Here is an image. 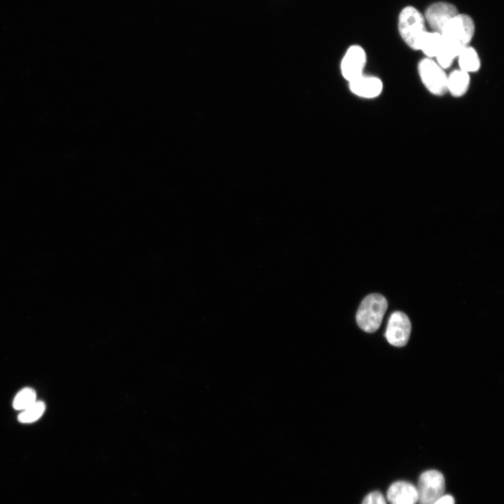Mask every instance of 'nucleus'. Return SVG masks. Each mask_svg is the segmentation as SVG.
<instances>
[{"label":"nucleus","mask_w":504,"mask_h":504,"mask_svg":"<svg viewBox=\"0 0 504 504\" xmlns=\"http://www.w3.org/2000/svg\"><path fill=\"white\" fill-rule=\"evenodd\" d=\"M475 33V24L471 17L458 13L440 32L442 44L440 52L454 60L460 51L468 46Z\"/></svg>","instance_id":"nucleus-1"},{"label":"nucleus","mask_w":504,"mask_h":504,"mask_svg":"<svg viewBox=\"0 0 504 504\" xmlns=\"http://www.w3.org/2000/svg\"><path fill=\"white\" fill-rule=\"evenodd\" d=\"M388 307L386 299L380 294L367 295L360 302L356 320L360 329L374 332L379 329Z\"/></svg>","instance_id":"nucleus-2"},{"label":"nucleus","mask_w":504,"mask_h":504,"mask_svg":"<svg viewBox=\"0 0 504 504\" xmlns=\"http://www.w3.org/2000/svg\"><path fill=\"white\" fill-rule=\"evenodd\" d=\"M398 31L410 48L419 50L421 41L427 32L424 16L413 6L405 7L399 15Z\"/></svg>","instance_id":"nucleus-3"},{"label":"nucleus","mask_w":504,"mask_h":504,"mask_svg":"<svg viewBox=\"0 0 504 504\" xmlns=\"http://www.w3.org/2000/svg\"><path fill=\"white\" fill-rule=\"evenodd\" d=\"M420 79L431 94L442 96L447 92V74L433 59L425 57L417 66Z\"/></svg>","instance_id":"nucleus-4"},{"label":"nucleus","mask_w":504,"mask_h":504,"mask_svg":"<svg viewBox=\"0 0 504 504\" xmlns=\"http://www.w3.org/2000/svg\"><path fill=\"white\" fill-rule=\"evenodd\" d=\"M445 482L443 475L438 470L423 472L419 479L418 502L419 504H433L444 494Z\"/></svg>","instance_id":"nucleus-5"},{"label":"nucleus","mask_w":504,"mask_h":504,"mask_svg":"<svg viewBox=\"0 0 504 504\" xmlns=\"http://www.w3.org/2000/svg\"><path fill=\"white\" fill-rule=\"evenodd\" d=\"M411 330V322L408 316L402 312L396 311L388 318L384 336L389 344L400 347L407 343Z\"/></svg>","instance_id":"nucleus-6"},{"label":"nucleus","mask_w":504,"mask_h":504,"mask_svg":"<svg viewBox=\"0 0 504 504\" xmlns=\"http://www.w3.org/2000/svg\"><path fill=\"white\" fill-rule=\"evenodd\" d=\"M366 62V53L361 46L358 45L350 46L341 62L343 77L350 82L360 76L363 74Z\"/></svg>","instance_id":"nucleus-7"},{"label":"nucleus","mask_w":504,"mask_h":504,"mask_svg":"<svg viewBox=\"0 0 504 504\" xmlns=\"http://www.w3.org/2000/svg\"><path fill=\"white\" fill-rule=\"evenodd\" d=\"M458 13V10L454 4L439 1L433 4L426 9L424 19L433 31L440 33L445 25Z\"/></svg>","instance_id":"nucleus-8"},{"label":"nucleus","mask_w":504,"mask_h":504,"mask_svg":"<svg viewBox=\"0 0 504 504\" xmlns=\"http://www.w3.org/2000/svg\"><path fill=\"white\" fill-rule=\"evenodd\" d=\"M349 83L352 93L365 99H374L379 97L384 88L382 80L379 78L364 74Z\"/></svg>","instance_id":"nucleus-9"},{"label":"nucleus","mask_w":504,"mask_h":504,"mask_svg":"<svg viewBox=\"0 0 504 504\" xmlns=\"http://www.w3.org/2000/svg\"><path fill=\"white\" fill-rule=\"evenodd\" d=\"M387 499L391 504H415L418 500L416 488L409 482H396L388 488Z\"/></svg>","instance_id":"nucleus-10"},{"label":"nucleus","mask_w":504,"mask_h":504,"mask_svg":"<svg viewBox=\"0 0 504 504\" xmlns=\"http://www.w3.org/2000/svg\"><path fill=\"white\" fill-rule=\"evenodd\" d=\"M470 84V74L459 69L447 75V91L454 97L463 96L468 90Z\"/></svg>","instance_id":"nucleus-11"},{"label":"nucleus","mask_w":504,"mask_h":504,"mask_svg":"<svg viewBox=\"0 0 504 504\" xmlns=\"http://www.w3.org/2000/svg\"><path fill=\"white\" fill-rule=\"evenodd\" d=\"M456 59L459 69L470 74L477 72L481 66V62L477 50L471 46H466L458 53Z\"/></svg>","instance_id":"nucleus-12"},{"label":"nucleus","mask_w":504,"mask_h":504,"mask_svg":"<svg viewBox=\"0 0 504 504\" xmlns=\"http://www.w3.org/2000/svg\"><path fill=\"white\" fill-rule=\"evenodd\" d=\"M442 44V38L440 33L437 31H428L426 33L420 46L421 51L428 58H435Z\"/></svg>","instance_id":"nucleus-13"},{"label":"nucleus","mask_w":504,"mask_h":504,"mask_svg":"<svg viewBox=\"0 0 504 504\" xmlns=\"http://www.w3.org/2000/svg\"><path fill=\"white\" fill-rule=\"evenodd\" d=\"M46 405L43 401L36 400L32 405L22 410L18 416L20 422L32 423L38 419L45 412Z\"/></svg>","instance_id":"nucleus-14"},{"label":"nucleus","mask_w":504,"mask_h":504,"mask_svg":"<svg viewBox=\"0 0 504 504\" xmlns=\"http://www.w3.org/2000/svg\"><path fill=\"white\" fill-rule=\"evenodd\" d=\"M36 400L35 391L29 387L21 389L15 396L13 406L15 410H23L32 405Z\"/></svg>","instance_id":"nucleus-15"},{"label":"nucleus","mask_w":504,"mask_h":504,"mask_svg":"<svg viewBox=\"0 0 504 504\" xmlns=\"http://www.w3.org/2000/svg\"><path fill=\"white\" fill-rule=\"evenodd\" d=\"M362 504H386L383 495L378 491L369 493L363 500Z\"/></svg>","instance_id":"nucleus-16"},{"label":"nucleus","mask_w":504,"mask_h":504,"mask_svg":"<svg viewBox=\"0 0 504 504\" xmlns=\"http://www.w3.org/2000/svg\"><path fill=\"white\" fill-rule=\"evenodd\" d=\"M433 504H454V499L450 495H445L440 497Z\"/></svg>","instance_id":"nucleus-17"}]
</instances>
